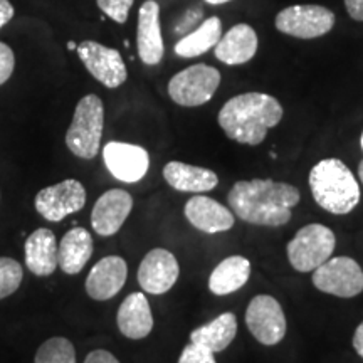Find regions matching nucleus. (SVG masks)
I'll use <instances>...</instances> for the list:
<instances>
[{
	"label": "nucleus",
	"mask_w": 363,
	"mask_h": 363,
	"mask_svg": "<svg viewBox=\"0 0 363 363\" xmlns=\"http://www.w3.org/2000/svg\"><path fill=\"white\" fill-rule=\"evenodd\" d=\"M234 214L254 225L279 227L291 220V208L301 201L293 185L274 180H240L227 195Z\"/></svg>",
	"instance_id": "f257e3e1"
},
{
	"label": "nucleus",
	"mask_w": 363,
	"mask_h": 363,
	"mask_svg": "<svg viewBox=\"0 0 363 363\" xmlns=\"http://www.w3.org/2000/svg\"><path fill=\"white\" fill-rule=\"evenodd\" d=\"M283 118V106L264 93H244L230 98L219 111L217 121L234 142L256 147L264 142L267 130Z\"/></svg>",
	"instance_id": "f03ea898"
},
{
	"label": "nucleus",
	"mask_w": 363,
	"mask_h": 363,
	"mask_svg": "<svg viewBox=\"0 0 363 363\" xmlns=\"http://www.w3.org/2000/svg\"><path fill=\"white\" fill-rule=\"evenodd\" d=\"M308 180L313 199L330 214H350L360 202L358 182L352 170L338 158L318 162L311 169Z\"/></svg>",
	"instance_id": "7ed1b4c3"
},
{
	"label": "nucleus",
	"mask_w": 363,
	"mask_h": 363,
	"mask_svg": "<svg viewBox=\"0 0 363 363\" xmlns=\"http://www.w3.org/2000/svg\"><path fill=\"white\" fill-rule=\"evenodd\" d=\"M104 126V106L96 94H86L74 110L66 133V145L72 155L91 160L98 155Z\"/></svg>",
	"instance_id": "20e7f679"
},
{
	"label": "nucleus",
	"mask_w": 363,
	"mask_h": 363,
	"mask_svg": "<svg viewBox=\"0 0 363 363\" xmlns=\"http://www.w3.org/2000/svg\"><path fill=\"white\" fill-rule=\"evenodd\" d=\"M333 230L321 224H308L289 240L286 252L291 266L299 272H311L328 261L335 251Z\"/></svg>",
	"instance_id": "39448f33"
},
{
	"label": "nucleus",
	"mask_w": 363,
	"mask_h": 363,
	"mask_svg": "<svg viewBox=\"0 0 363 363\" xmlns=\"http://www.w3.org/2000/svg\"><path fill=\"white\" fill-rule=\"evenodd\" d=\"M220 84V72L207 65H195L177 72L169 83V94L185 108L201 106L211 101Z\"/></svg>",
	"instance_id": "423d86ee"
},
{
	"label": "nucleus",
	"mask_w": 363,
	"mask_h": 363,
	"mask_svg": "<svg viewBox=\"0 0 363 363\" xmlns=\"http://www.w3.org/2000/svg\"><path fill=\"white\" fill-rule=\"evenodd\" d=\"M313 286L333 296L353 298L363 291V271L352 257H330L313 271Z\"/></svg>",
	"instance_id": "0eeeda50"
},
{
	"label": "nucleus",
	"mask_w": 363,
	"mask_h": 363,
	"mask_svg": "<svg viewBox=\"0 0 363 363\" xmlns=\"http://www.w3.org/2000/svg\"><path fill=\"white\" fill-rule=\"evenodd\" d=\"M276 29L296 39H316L335 26V13L321 6H291L276 16Z\"/></svg>",
	"instance_id": "6e6552de"
},
{
	"label": "nucleus",
	"mask_w": 363,
	"mask_h": 363,
	"mask_svg": "<svg viewBox=\"0 0 363 363\" xmlns=\"http://www.w3.org/2000/svg\"><path fill=\"white\" fill-rule=\"evenodd\" d=\"M246 325L252 337L267 347L278 345L288 328L283 308L269 294L252 298L246 310Z\"/></svg>",
	"instance_id": "1a4fd4ad"
},
{
	"label": "nucleus",
	"mask_w": 363,
	"mask_h": 363,
	"mask_svg": "<svg viewBox=\"0 0 363 363\" xmlns=\"http://www.w3.org/2000/svg\"><path fill=\"white\" fill-rule=\"evenodd\" d=\"M86 203V189L79 180L67 179L35 195V211L49 222H61L76 214Z\"/></svg>",
	"instance_id": "9d476101"
},
{
	"label": "nucleus",
	"mask_w": 363,
	"mask_h": 363,
	"mask_svg": "<svg viewBox=\"0 0 363 363\" xmlns=\"http://www.w3.org/2000/svg\"><path fill=\"white\" fill-rule=\"evenodd\" d=\"M76 51L89 74L106 88L115 89L128 78L123 57L116 49L106 48L96 40H83Z\"/></svg>",
	"instance_id": "9b49d317"
},
{
	"label": "nucleus",
	"mask_w": 363,
	"mask_h": 363,
	"mask_svg": "<svg viewBox=\"0 0 363 363\" xmlns=\"http://www.w3.org/2000/svg\"><path fill=\"white\" fill-rule=\"evenodd\" d=\"M103 160L110 174L125 184H135L147 175L148 152L143 147L123 142H110L103 148Z\"/></svg>",
	"instance_id": "f8f14e48"
},
{
	"label": "nucleus",
	"mask_w": 363,
	"mask_h": 363,
	"mask_svg": "<svg viewBox=\"0 0 363 363\" xmlns=\"http://www.w3.org/2000/svg\"><path fill=\"white\" fill-rule=\"evenodd\" d=\"M180 276L177 257L167 249H152L138 267V283L145 293L165 294L174 288Z\"/></svg>",
	"instance_id": "ddd939ff"
},
{
	"label": "nucleus",
	"mask_w": 363,
	"mask_h": 363,
	"mask_svg": "<svg viewBox=\"0 0 363 363\" xmlns=\"http://www.w3.org/2000/svg\"><path fill=\"white\" fill-rule=\"evenodd\" d=\"M131 208H133V197L128 192L121 189L104 192L91 212V225L94 233L103 238L115 235L128 219Z\"/></svg>",
	"instance_id": "4468645a"
},
{
	"label": "nucleus",
	"mask_w": 363,
	"mask_h": 363,
	"mask_svg": "<svg viewBox=\"0 0 363 363\" xmlns=\"http://www.w3.org/2000/svg\"><path fill=\"white\" fill-rule=\"evenodd\" d=\"M128 278V266L120 256L99 259L86 278V293L96 301H106L121 291Z\"/></svg>",
	"instance_id": "2eb2a0df"
},
{
	"label": "nucleus",
	"mask_w": 363,
	"mask_h": 363,
	"mask_svg": "<svg viewBox=\"0 0 363 363\" xmlns=\"http://www.w3.org/2000/svg\"><path fill=\"white\" fill-rule=\"evenodd\" d=\"M138 56L147 66H157L163 59V39L160 29V6L155 0H147L138 12V30H136Z\"/></svg>",
	"instance_id": "dca6fc26"
},
{
	"label": "nucleus",
	"mask_w": 363,
	"mask_h": 363,
	"mask_svg": "<svg viewBox=\"0 0 363 363\" xmlns=\"http://www.w3.org/2000/svg\"><path fill=\"white\" fill-rule=\"evenodd\" d=\"M185 217L195 229L206 234L225 233L234 227V216L225 206H222L207 195H195L185 203Z\"/></svg>",
	"instance_id": "f3484780"
},
{
	"label": "nucleus",
	"mask_w": 363,
	"mask_h": 363,
	"mask_svg": "<svg viewBox=\"0 0 363 363\" xmlns=\"http://www.w3.org/2000/svg\"><path fill=\"white\" fill-rule=\"evenodd\" d=\"M257 40L256 30L247 24H238L233 29L227 30L224 38L219 39L216 48V57L227 66L246 65L247 61L256 56Z\"/></svg>",
	"instance_id": "a211bd4d"
},
{
	"label": "nucleus",
	"mask_w": 363,
	"mask_h": 363,
	"mask_svg": "<svg viewBox=\"0 0 363 363\" xmlns=\"http://www.w3.org/2000/svg\"><path fill=\"white\" fill-rule=\"evenodd\" d=\"M121 335L130 340H142L153 330V315L143 293H131L123 299L116 316Z\"/></svg>",
	"instance_id": "6ab92c4d"
},
{
	"label": "nucleus",
	"mask_w": 363,
	"mask_h": 363,
	"mask_svg": "<svg viewBox=\"0 0 363 363\" xmlns=\"http://www.w3.org/2000/svg\"><path fill=\"white\" fill-rule=\"evenodd\" d=\"M26 264L35 276H51L57 267V240L51 229H35L26 240Z\"/></svg>",
	"instance_id": "aec40b11"
},
{
	"label": "nucleus",
	"mask_w": 363,
	"mask_h": 363,
	"mask_svg": "<svg viewBox=\"0 0 363 363\" xmlns=\"http://www.w3.org/2000/svg\"><path fill=\"white\" fill-rule=\"evenodd\" d=\"M93 256V238L83 227L67 230L57 244V266L66 274H78Z\"/></svg>",
	"instance_id": "412c9836"
},
{
	"label": "nucleus",
	"mask_w": 363,
	"mask_h": 363,
	"mask_svg": "<svg viewBox=\"0 0 363 363\" xmlns=\"http://www.w3.org/2000/svg\"><path fill=\"white\" fill-rule=\"evenodd\" d=\"M163 177L179 192H208L219 184L216 172L182 162H169L163 167Z\"/></svg>",
	"instance_id": "4be33fe9"
},
{
	"label": "nucleus",
	"mask_w": 363,
	"mask_h": 363,
	"mask_svg": "<svg viewBox=\"0 0 363 363\" xmlns=\"http://www.w3.org/2000/svg\"><path fill=\"white\" fill-rule=\"evenodd\" d=\"M251 276V262L244 256H229L219 262L211 278H208V289L217 296H225L239 291Z\"/></svg>",
	"instance_id": "5701e85b"
},
{
	"label": "nucleus",
	"mask_w": 363,
	"mask_h": 363,
	"mask_svg": "<svg viewBox=\"0 0 363 363\" xmlns=\"http://www.w3.org/2000/svg\"><path fill=\"white\" fill-rule=\"evenodd\" d=\"M238 333V320L234 313H222L208 323L199 326L190 333V342L202 345L211 352L225 350Z\"/></svg>",
	"instance_id": "b1692460"
},
{
	"label": "nucleus",
	"mask_w": 363,
	"mask_h": 363,
	"mask_svg": "<svg viewBox=\"0 0 363 363\" xmlns=\"http://www.w3.org/2000/svg\"><path fill=\"white\" fill-rule=\"evenodd\" d=\"M222 38V22L219 17H208L197 30L182 38L175 44V54L180 57H197L212 49Z\"/></svg>",
	"instance_id": "393cba45"
},
{
	"label": "nucleus",
	"mask_w": 363,
	"mask_h": 363,
	"mask_svg": "<svg viewBox=\"0 0 363 363\" xmlns=\"http://www.w3.org/2000/svg\"><path fill=\"white\" fill-rule=\"evenodd\" d=\"M35 363H76V350L67 338H49L35 353Z\"/></svg>",
	"instance_id": "a878e982"
},
{
	"label": "nucleus",
	"mask_w": 363,
	"mask_h": 363,
	"mask_svg": "<svg viewBox=\"0 0 363 363\" xmlns=\"http://www.w3.org/2000/svg\"><path fill=\"white\" fill-rule=\"evenodd\" d=\"M24 278L22 266L12 257H0V299L11 296L19 289Z\"/></svg>",
	"instance_id": "bb28decb"
},
{
	"label": "nucleus",
	"mask_w": 363,
	"mask_h": 363,
	"mask_svg": "<svg viewBox=\"0 0 363 363\" xmlns=\"http://www.w3.org/2000/svg\"><path fill=\"white\" fill-rule=\"evenodd\" d=\"M133 2L135 0H96L98 7L101 9L103 13H106L110 19L118 22V24H125L128 21V13Z\"/></svg>",
	"instance_id": "cd10ccee"
},
{
	"label": "nucleus",
	"mask_w": 363,
	"mask_h": 363,
	"mask_svg": "<svg viewBox=\"0 0 363 363\" xmlns=\"http://www.w3.org/2000/svg\"><path fill=\"white\" fill-rule=\"evenodd\" d=\"M179 363H217L214 352L208 348L202 347V345L190 342L187 347L184 348L182 355L179 358Z\"/></svg>",
	"instance_id": "c85d7f7f"
},
{
	"label": "nucleus",
	"mask_w": 363,
	"mask_h": 363,
	"mask_svg": "<svg viewBox=\"0 0 363 363\" xmlns=\"http://www.w3.org/2000/svg\"><path fill=\"white\" fill-rule=\"evenodd\" d=\"M16 67V56L7 44L0 43V86L7 83Z\"/></svg>",
	"instance_id": "c756f323"
},
{
	"label": "nucleus",
	"mask_w": 363,
	"mask_h": 363,
	"mask_svg": "<svg viewBox=\"0 0 363 363\" xmlns=\"http://www.w3.org/2000/svg\"><path fill=\"white\" fill-rule=\"evenodd\" d=\"M84 363H120L113 353L106 350H94L86 357Z\"/></svg>",
	"instance_id": "7c9ffc66"
},
{
	"label": "nucleus",
	"mask_w": 363,
	"mask_h": 363,
	"mask_svg": "<svg viewBox=\"0 0 363 363\" xmlns=\"http://www.w3.org/2000/svg\"><path fill=\"white\" fill-rule=\"evenodd\" d=\"M345 7L353 21L363 22V0H345Z\"/></svg>",
	"instance_id": "2f4dec72"
},
{
	"label": "nucleus",
	"mask_w": 363,
	"mask_h": 363,
	"mask_svg": "<svg viewBox=\"0 0 363 363\" xmlns=\"http://www.w3.org/2000/svg\"><path fill=\"white\" fill-rule=\"evenodd\" d=\"M13 6L9 0H0V29L13 17Z\"/></svg>",
	"instance_id": "473e14b6"
},
{
	"label": "nucleus",
	"mask_w": 363,
	"mask_h": 363,
	"mask_svg": "<svg viewBox=\"0 0 363 363\" xmlns=\"http://www.w3.org/2000/svg\"><path fill=\"white\" fill-rule=\"evenodd\" d=\"M353 348L363 358V323L358 325L355 335H353Z\"/></svg>",
	"instance_id": "72a5a7b5"
},
{
	"label": "nucleus",
	"mask_w": 363,
	"mask_h": 363,
	"mask_svg": "<svg viewBox=\"0 0 363 363\" xmlns=\"http://www.w3.org/2000/svg\"><path fill=\"white\" fill-rule=\"evenodd\" d=\"M207 4H212V6H219V4H225L229 2V0H206Z\"/></svg>",
	"instance_id": "f704fd0d"
},
{
	"label": "nucleus",
	"mask_w": 363,
	"mask_h": 363,
	"mask_svg": "<svg viewBox=\"0 0 363 363\" xmlns=\"http://www.w3.org/2000/svg\"><path fill=\"white\" fill-rule=\"evenodd\" d=\"M358 177H360V180L363 184V160L360 162V165H358Z\"/></svg>",
	"instance_id": "c9c22d12"
},
{
	"label": "nucleus",
	"mask_w": 363,
	"mask_h": 363,
	"mask_svg": "<svg viewBox=\"0 0 363 363\" xmlns=\"http://www.w3.org/2000/svg\"><path fill=\"white\" fill-rule=\"evenodd\" d=\"M67 49H69V51H74V49H78V45H76V43H72V40H69V43H67Z\"/></svg>",
	"instance_id": "e433bc0d"
},
{
	"label": "nucleus",
	"mask_w": 363,
	"mask_h": 363,
	"mask_svg": "<svg viewBox=\"0 0 363 363\" xmlns=\"http://www.w3.org/2000/svg\"><path fill=\"white\" fill-rule=\"evenodd\" d=\"M360 143H362V148H363V133H362V138H360Z\"/></svg>",
	"instance_id": "4c0bfd02"
}]
</instances>
